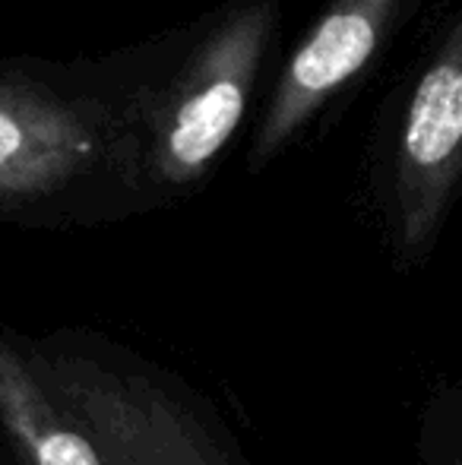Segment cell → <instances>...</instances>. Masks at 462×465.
Listing matches in <instances>:
<instances>
[{"mask_svg": "<svg viewBox=\"0 0 462 465\" xmlns=\"http://www.w3.org/2000/svg\"><path fill=\"white\" fill-rule=\"evenodd\" d=\"M23 342L32 371L108 465H251L222 415L140 351L93 330Z\"/></svg>", "mask_w": 462, "mask_h": 465, "instance_id": "obj_1", "label": "cell"}, {"mask_svg": "<svg viewBox=\"0 0 462 465\" xmlns=\"http://www.w3.org/2000/svg\"><path fill=\"white\" fill-rule=\"evenodd\" d=\"M276 25V0H247L193 51L184 74L162 93L149 124L146 178L155 187H191L212 168L244 121L257 70Z\"/></svg>", "mask_w": 462, "mask_h": 465, "instance_id": "obj_2", "label": "cell"}, {"mask_svg": "<svg viewBox=\"0 0 462 465\" xmlns=\"http://www.w3.org/2000/svg\"><path fill=\"white\" fill-rule=\"evenodd\" d=\"M114 114L38 83H0V209L32 213L76 196L127 159Z\"/></svg>", "mask_w": 462, "mask_h": 465, "instance_id": "obj_3", "label": "cell"}, {"mask_svg": "<svg viewBox=\"0 0 462 465\" xmlns=\"http://www.w3.org/2000/svg\"><path fill=\"white\" fill-rule=\"evenodd\" d=\"M462 187V13L415 83L393 162V247L415 266L437 244Z\"/></svg>", "mask_w": 462, "mask_h": 465, "instance_id": "obj_4", "label": "cell"}, {"mask_svg": "<svg viewBox=\"0 0 462 465\" xmlns=\"http://www.w3.org/2000/svg\"><path fill=\"white\" fill-rule=\"evenodd\" d=\"M399 0H336L289 57L251 149V172L263 168L323 104L364 74L387 38Z\"/></svg>", "mask_w": 462, "mask_h": 465, "instance_id": "obj_5", "label": "cell"}, {"mask_svg": "<svg viewBox=\"0 0 462 465\" xmlns=\"http://www.w3.org/2000/svg\"><path fill=\"white\" fill-rule=\"evenodd\" d=\"M0 430L23 465H108L32 371L23 336L6 326H0Z\"/></svg>", "mask_w": 462, "mask_h": 465, "instance_id": "obj_6", "label": "cell"}, {"mask_svg": "<svg viewBox=\"0 0 462 465\" xmlns=\"http://www.w3.org/2000/svg\"><path fill=\"white\" fill-rule=\"evenodd\" d=\"M418 465H462V373L428 390L418 415Z\"/></svg>", "mask_w": 462, "mask_h": 465, "instance_id": "obj_7", "label": "cell"}, {"mask_svg": "<svg viewBox=\"0 0 462 465\" xmlns=\"http://www.w3.org/2000/svg\"><path fill=\"white\" fill-rule=\"evenodd\" d=\"M0 465H4V462H0Z\"/></svg>", "mask_w": 462, "mask_h": 465, "instance_id": "obj_8", "label": "cell"}]
</instances>
